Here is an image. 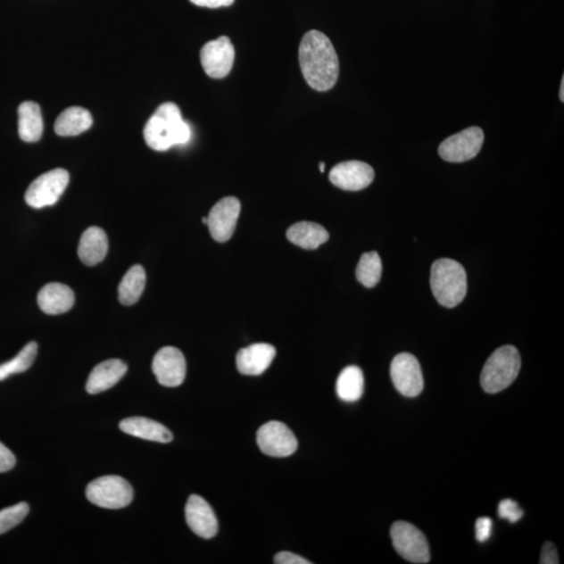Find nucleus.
I'll return each instance as SVG.
<instances>
[{
	"instance_id": "1",
	"label": "nucleus",
	"mask_w": 564,
	"mask_h": 564,
	"mask_svg": "<svg viewBox=\"0 0 564 564\" xmlns=\"http://www.w3.org/2000/svg\"><path fill=\"white\" fill-rule=\"evenodd\" d=\"M299 63L305 82L312 89L324 92L335 87L339 79L338 54L328 37L311 29L299 46Z\"/></svg>"
},
{
	"instance_id": "7",
	"label": "nucleus",
	"mask_w": 564,
	"mask_h": 564,
	"mask_svg": "<svg viewBox=\"0 0 564 564\" xmlns=\"http://www.w3.org/2000/svg\"><path fill=\"white\" fill-rule=\"evenodd\" d=\"M391 539L397 553L412 563L430 561V549L427 538L415 526L407 522H396L391 528Z\"/></svg>"
},
{
	"instance_id": "15",
	"label": "nucleus",
	"mask_w": 564,
	"mask_h": 564,
	"mask_svg": "<svg viewBox=\"0 0 564 564\" xmlns=\"http://www.w3.org/2000/svg\"><path fill=\"white\" fill-rule=\"evenodd\" d=\"M186 518L195 535L205 539L217 535L219 524L216 514L200 495L189 496L186 506Z\"/></svg>"
},
{
	"instance_id": "2",
	"label": "nucleus",
	"mask_w": 564,
	"mask_h": 564,
	"mask_svg": "<svg viewBox=\"0 0 564 564\" xmlns=\"http://www.w3.org/2000/svg\"><path fill=\"white\" fill-rule=\"evenodd\" d=\"M144 137L152 150L164 152L175 145H187L191 140L192 129L182 119L180 108L175 103H164L146 122Z\"/></svg>"
},
{
	"instance_id": "19",
	"label": "nucleus",
	"mask_w": 564,
	"mask_h": 564,
	"mask_svg": "<svg viewBox=\"0 0 564 564\" xmlns=\"http://www.w3.org/2000/svg\"><path fill=\"white\" fill-rule=\"evenodd\" d=\"M122 432L145 440L159 444H169L173 440V434L167 427L145 417H130L120 423Z\"/></svg>"
},
{
	"instance_id": "32",
	"label": "nucleus",
	"mask_w": 564,
	"mask_h": 564,
	"mask_svg": "<svg viewBox=\"0 0 564 564\" xmlns=\"http://www.w3.org/2000/svg\"><path fill=\"white\" fill-rule=\"evenodd\" d=\"M560 556L553 543H545L543 544L541 554V564H558L560 563Z\"/></svg>"
},
{
	"instance_id": "33",
	"label": "nucleus",
	"mask_w": 564,
	"mask_h": 564,
	"mask_svg": "<svg viewBox=\"0 0 564 564\" xmlns=\"http://www.w3.org/2000/svg\"><path fill=\"white\" fill-rule=\"evenodd\" d=\"M276 564H311L305 558L291 553V552H280L274 557Z\"/></svg>"
},
{
	"instance_id": "16",
	"label": "nucleus",
	"mask_w": 564,
	"mask_h": 564,
	"mask_svg": "<svg viewBox=\"0 0 564 564\" xmlns=\"http://www.w3.org/2000/svg\"><path fill=\"white\" fill-rule=\"evenodd\" d=\"M276 349L267 343H257L241 349L236 355V367L244 376H261L275 359Z\"/></svg>"
},
{
	"instance_id": "27",
	"label": "nucleus",
	"mask_w": 564,
	"mask_h": 564,
	"mask_svg": "<svg viewBox=\"0 0 564 564\" xmlns=\"http://www.w3.org/2000/svg\"><path fill=\"white\" fill-rule=\"evenodd\" d=\"M38 352V345L36 342H30L21 349L15 358L0 365V382L4 381L13 374L27 371L33 365Z\"/></svg>"
},
{
	"instance_id": "24",
	"label": "nucleus",
	"mask_w": 564,
	"mask_h": 564,
	"mask_svg": "<svg viewBox=\"0 0 564 564\" xmlns=\"http://www.w3.org/2000/svg\"><path fill=\"white\" fill-rule=\"evenodd\" d=\"M364 374L361 368L348 366L336 379V394L343 402H358L364 394Z\"/></svg>"
},
{
	"instance_id": "3",
	"label": "nucleus",
	"mask_w": 564,
	"mask_h": 564,
	"mask_svg": "<svg viewBox=\"0 0 564 564\" xmlns=\"http://www.w3.org/2000/svg\"><path fill=\"white\" fill-rule=\"evenodd\" d=\"M431 286L435 298L444 308H456L468 293V276L456 261L441 259L433 263Z\"/></svg>"
},
{
	"instance_id": "34",
	"label": "nucleus",
	"mask_w": 564,
	"mask_h": 564,
	"mask_svg": "<svg viewBox=\"0 0 564 564\" xmlns=\"http://www.w3.org/2000/svg\"><path fill=\"white\" fill-rule=\"evenodd\" d=\"M198 7H204L210 9H217L220 7H229V5L235 3V0H189Z\"/></svg>"
},
{
	"instance_id": "6",
	"label": "nucleus",
	"mask_w": 564,
	"mask_h": 564,
	"mask_svg": "<svg viewBox=\"0 0 564 564\" xmlns=\"http://www.w3.org/2000/svg\"><path fill=\"white\" fill-rule=\"evenodd\" d=\"M69 183L70 174L66 170L56 169L47 171L30 184L24 199L29 206L37 210L53 206L64 194Z\"/></svg>"
},
{
	"instance_id": "28",
	"label": "nucleus",
	"mask_w": 564,
	"mask_h": 564,
	"mask_svg": "<svg viewBox=\"0 0 564 564\" xmlns=\"http://www.w3.org/2000/svg\"><path fill=\"white\" fill-rule=\"evenodd\" d=\"M29 512V507L24 502L0 510V535L20 525Z\"/></svg>"
},
{
	"instance_id": "23",
	"label": "nucleus",
	"mask_w": 564,
	"mask_h": 564,
	"mask_svg": "<svg viewBox=\"0 0 564 564\" xmlns=\"http://www.w3.org/2000/svg\"><path fill=\"white\" fill-rule=\"evenodd\" d=\"M92 122L94 120L88 110L82 107H70L58 116L54 122V132L59 137H77L89 130Z\"/></svg>"
},
{
	"instance_id": "20",
	"label": "nucleus",
	"mask_w": 564,
	"mask_h": 564,
	"mask_svg": "<svg viewBox=\"0 0 564 564\" xmlns=\"http://www.w3.org/2000/svg\"><path fill=\"white\" fill-rule=\"evenodd\" d=\"M109 243L106 232L99 227H90L79 240L78 254L86 266H95L105 259Z\"/></svg>"
},
{
	"instance_id": "35",
	"label": "nucleus",
	"mask_w": 564,
	"mask_h": 564,
	"mask_svg": "<svg viewBox=\"0 0 564 564\" xmlns=\"http://www.w3.org/2000/svg\"><path fill=\"white\" fill-rule=\"evenodd\" d=\"M560 97V101L564 102V77H562Z\"/></svg>"
},
{
	"instance_id": "18",
	"label": "nucleus",
	"mask_w": 564,
	"mask_h": 564,
	"mask_svg": "<svg viewBox=\"0 0 564 564\" xmlns=\"http://www.w3.org/2000/svg\"><path fill=\"white\" fill-rule=\"evenodd\" d=\"M37 303L40 310L47 315L64 314L75 304V294L70 286L52 282L42 287Z\"/></svg>"
},
{
	"instance_id": "22",
	"label": "nucleus",
	"mask_w": 564,
	"mask_h": 564,
	"mask_svg": "<svg viewBox=\"0 0 564 564\" xmlns=\"http://www.w3.org/2000/svg\"><path fill=\"white\" fill-rule=\"evenodd\" d=\"M287 240L303 249L314 250L328 241V232L321 225L311 222L294 224L287 229Z\"/></svg>"
},
{
	"instance_id": "36",
	"label": "nucleus",
	"mask_w": 564,
	"mask_h": 564,
	"mask_svg": "<svg viewBox=\"0 0 564 564\" xmlns=\"http://www.w3.org/2000/svg\"><path fill=\"white\" fill-rule=\"evenodd\" d=\"M319 168H320L321 173H324L325 164L323 162H320V164H319Z\"/></svg>"
},
{
	"instance_id": "21",
	"label": "nucleus",
	"mask_w": 564,
	"mask_h": 564,
	"mask_svg": "<svg viewBox=\"0 0 564 564\" xmlns=\"http://www.w3.org/2000/svg\"><path fill=\"white\" fill-rule=\"evenodd\" d=\"M18 133L26 143H37L42 137L43 118L38 104L24 102L18 108Z\"/></svg>"
},
{
	"instance_id": "30",
	"label": "nucleus",
	"mask_w": 564,
	"mask_h": 564,
	"mask_svg": "<svg viewBox=\"0 0 564 564\" xmlns=\"http://www.w3.org/2000/svg\"><path fill=\"white\" fill-rule=\"evenodd\" d=\"M493 520L489 518H480L476 522V538L479 543L488 541L493 533Z\"/></svg>"
},
{
	"instance_id": "25",
	"label": "nucleus",
	"mask_w": 564,
	"mask_h": 564,
	"mask_svg": "<svg viewBox=\"0 0 564 564\" xmlns=\"http://www.w3.org/2000/svg\"><path fill=\"white\" fill-rule=\"evenodd\" d=\"M146 275L140 265L133 266L125 274L119 286V299L121 304L133 305L138 302L145 291Z\"/></svg>"
},
{
	"instance_id": "17",
	"label": "nucleus",
	"mask_w": 564,
	"mask_h": 564,
	"mask_svg": "<svg viewBox=\"0 0 564 564\" xmlns=\"http://www.w3.org/2000/svg\"><path fill=\"white\" fill-rule=\"evenodd\" d=\"M128 371V366L119 359L103 361L91 371L86 390L89 394H99L112 388Z\"/></svg>"
},
{
	"instance_id": "10",
	"label": "nucleus",
	"mask_w": 564,
	"mask_h": 564,
	"mask_svg": "<svg viewBox=\"0 0 564 564\" xmlns=\"http://www.w3.org/2000/svg\"><path fill=\"white\" fill-rule=\"evenodd\" d=\"M236 51L227 36L207 42L200 53L201 64L208 77L224 79L235 63Z\"/></svg>"
},
{
	"instance_id": "14",
	"label": "nucleus",
	"mask_w": 564,
	"mask_h": 564,
	"mask_svg": "<svg viewBox=\"0 0 564 564\" xmlns=\"http://www.w3.org/2000/svg\"><path fill=\"white\" fill-rule=\"evenodd\" d=\"M374 170L369 164L352 161L336 164L330 170L329 180L344 191L358 192L370 186Z\"/></svg>"
},
{
	"instance_id": "5",
	"label": "nucleus",
	"mask_w": 564,
	"mask_h": 564,
	"mask_svg": "<svg viewBox=\"0 0 564 564\" xmlns=\"http://www.w3.org/2000/svg\"><path fill=\"white\" fill-rule=\"evenodd\" d=\"M86 496L92 504L101 508L121 509L131 504L134 492L124 477L105 476L88 484Z\"/></svg>"
},
{
	"instance_id": "11",
	"label": "nucleus",
	"mask_w": 564,
	"mask_h": 564,
	"mask_svg": "<svg viewBox=\"0 0 564 564\" xmlns=\"http://www.w3.org/2000/svg\"><path fill=\"white\" fill-rule=\"evenodd\" d=\"M391 378L396 390L407 397L419 396L425 386L419 361L410 353L398 354L392 361Z\"/></svg>"
},
{
	"instance_id": "31",
	"label": "nucleus",
	"mask_w": 564,
	"mask_h": 564,
	"mask_svg": "<svg viewBox=\"0 0 564 564\" xmlns=\"http://www.w3.org/2000/svg\"><path fill=\"white\" fill-rule=\"evenodd\" d=\"M16 458L7 446L0 443V473H5L14 468Z\"/></svg>"
},
{
	"instance_id": "9",
	"label": "nucleus",
	"mask_w": 564,
	"mask_h": 564,
	"mask_svg": "<svg viewBox=\"0 0 564 564\" xmlns=\"http://www.w3.org/2000/svg\"><path fill=\"white\" fill-rule=\"evenodd\" d=\"M256 440L261 451L270 457H289L298 447L295 435L280 421H270L261 427Z\"/></svg>"
},
{
	"instance_id": "29",
	"label": "nucleus",
	"mask_w": 564,
	"mask_h": 564,
	"mask_svg": "<svg viewBox=\"0 0 564 564\" xmlns=\"http://www.w3.org/2000/svg\"><path fill=\"white\" fill-rule=\"evenodd\" d=\"M498 514L501 518L508 520L509 523L515 524L523 518L524 511L517 502L507 499L500 502Z\"/></svg>"
},
{
	"instance_id": "26",
	"label": "nucleus",
	"mask_w": 564,
	"mask_h": 564,
	"mask_svg": "<svg viewBox=\"0 0 564 564\" xmlns=\"http://www.w3.org/2000/svg\"><path fill=\"white\" fill-rule=\"evenodd\" d=\"M383 266L381 257L376 251L361 255L358 268L357 278L366 287L376 286L381 280Z\"/></svg>"
},
{
	"instance_id": "13",
	"label": "nucleus",
	"mask_w": 564,
	"mask_h": 564,
	"mask_svg": "<svg viewBox=\"0 0 564 564\" xmlns=\"http://www.w3.org/2000/svg\"><path fill=\"white\" fill-rule=\"evenodd\" d=\"M152 369L159 384L164 387H178L186 379L187 361L179 349L163 347L153 360Z\"/></svg>"
},
{
	"instance_id": "8",
	"label": "nucleus",
	"mask_w": 564,
	"mask_h": 564,
	"mask_svg": "<svg viewBox=\"0 0 564 564\" xmlns=\"http://www.w3.org/2000/svg\"><path fill=\"white\" fill-rule=\"evenodd\" d=\"M484 133L479 127H470L446 138L439 146V155L445 162L459 163L471 161L479 154Z\"/></svg>"
},
{
	"instance_id": "37",
	"label": "nucleus",
	"mask_w": 564,
	"mask_h": 564,
	"mask_svg": "<svg viewBox=\"0 0 564 564\" xmlns=\"http://www.w3.org/2000/svg\"><path fill=\"white\" fill-rule=\"evenodd\" d=\"M202 222H203L205 225H207V218L202 219Z\"/></svg>"
},
{
	"instance_id": "12",
	"label": "nucleus",
	"mask_w": 564,
	"mask_h": 564,
	"mask_svg": "<svg viewBox=\"0 0 564 564\" xmlns=\"http://www.w3.org/2000/svg\"><path fill=\"white\" fill-rule=\"evenodd\" d=\"M241 210V202L236 197H226L212 207L207 217V226L214 241L225 243L230 240Z\"/></svg>"
},
{
	"instance_id": "4",
	"label": "nucleus",
	"mask_w": 564,
	"mask_h": 564,
	"mask_svg": "<svg viewBox=\"0 0 564 564\" xmlns=\"http://www.w3.org/2000/svg\"><path fill=\"white\" fill-rule=\"evenodd\" d=\"M520 365L522 361L517 348L507 345L496 349L484 365L482 388L489 394L507 389L517 379Z\"/></svg>"
}]
</instances>
